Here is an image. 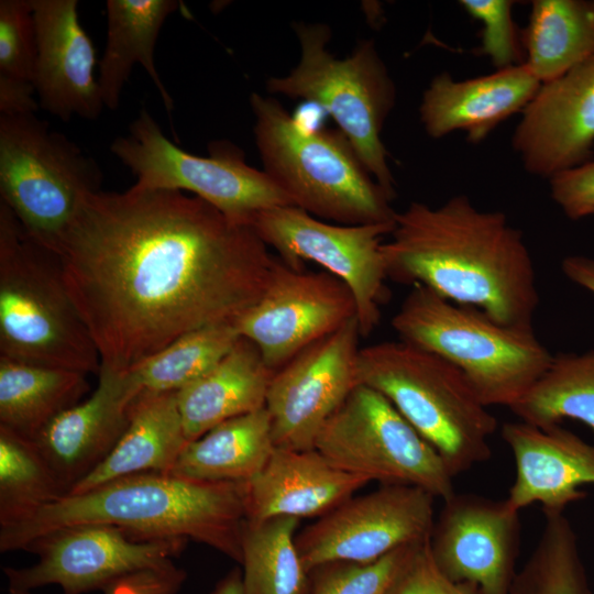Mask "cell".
Returning <instances> with one entry per match:
<instances>
[{
  "label": "cell",
  "mask_w": 594,
  "mask_h": 594,
  "mask_svg": "<svg viewBox=\"0 0 594 594\" xmlns=\"http://www.w3.org/2000/svg\"><path fill=\"white\" fill-rule=\"evenodd\" d=\"M100 366L128 372L180 337L235 322L275 256L250 226L183 191L99 190L56 252Z\"/></svg>",
  "instance_id": "obj_1"
},
{
  "label": "cell",
  "mask_w": 594,
  "mask_h": 594,
  "mask_svg": "<svg viewBox=\"0 0 594 594\" xmlns=\"http://www.w3.org/2000/svg\"><path fill=\"white\" fill-rule=\"evenodd\" d=\"M383 244L387 277L421 285L510 327L532 328L536 271L520 230L502 211L477 209L466 195L438 207L413 201L395 215Z\"/></svg>",
  "instance_id": "obj_2"
},
{
  "label": "cell",
  "mask_w": 594,
  "mask_h": 594,
  "mask_svg": "<svg viewBox=\"0 0 594 594\" xmlns=\"http://www.w3.org/2000/svg\"><path fill=\"white\" fill-rule=\"evenodd\" d=\"M244 483H208L142 473L67 494L24 520L0 528V551L25 550L56 529L103 524L140 541L186 539L241 563Z\"/></svg>",
  "instance_id": "obj_3"
},
{
  "label": "cell",
  "mask_w": 594,
  "mask_h": 594,
  "mask_svg": "<svg viewBox=\"0 0 594 594\" xmlns=\"http://www.w3.org/2000/svg\"><path fill=\"white\" fill-rule=\"evenodd\" d=\"M263 170L294 206L321 220L393 223L392 199L340 130L304 128L273 97L250 96Z\"/></svg>",
  "instance_id": "obj_4"
},
{
  "label": "cell",
  "mask_w": 594,
  "mask_h": 594,
  "mask_svg": "<svg viewBox=\"0 0 594 594\" xmlns=\"http://www.w3.org/2000/svg\"><path fill=\"white\" fill-rule=\"evenodd\" d=\"M0 356L98 374L96 343L66 288L57 255L0 201Z\"/></svg>",
  "instance_id": "obj_5"
},
{
  "label": "cell",
  "mask_w": 594,
  "mask_h": 594,
  "mask_svg": "<svg viewBox=\"0 0 594 594\" xmlns=\"http://www.w3.org/2000/svg\"><path fill=\"white\" fill-rule=\"evenodd\" d=\"M358 385L386 397L441 455L452 476L491 458L496 418L452 364L406 341L360 349Z\"/></svg>",
  "instance_id": "obj_6"
},
{
  "label": "cell",
  "mask_w": 594,
  "mask_h": 594,
  "mask_svg": "<svg viewBox=\"0 0 594 594\" xmlns=\"http://www.w3.org/2000/svg\"><path fill=\"white\" fill-rule=\"evenodd\" d=\"M391 323L400 340L459 370L486 407L509 408L553 358L534 328L502 324L421 285L411 286Z\"/></svg>",
  "instance_id": "obj_7"
},
{
  "label": "cell",
  "mask_w": 594,
  "mask_h": 594,
  "mask_svg": "<svg viewBox=\"0 0 594 594\" xmlns=\"http://www.w3.org/2000/svg\"><path fill=\"white\" fill-rule=\"evenodd\" d=\"M292 26L300 46L299 62L287 75L270 77L266 90L302 99L330 113L393 200L395 178L381 135L397 92L374 40L360 41L351 54L338 58L327 48L331 38L329 25L293 22Z\"/></svg>",
  "instance_id": "obj_8"
},
{
  "label": "cell",
  "mask_w": 594,
  "mask_h": 594,
  "mask_svg": "<svg viewBox=\"0 0 594 594\" xmlns=\"http://www.w3.org/2000/svg\"><path fill=\"white\" fill-rule=\"evenodd\" d=\"M102 172L35 113L0 114V195L36 243L56 254Z\"/></svg>",
  "instance_id": "obj_9"
},
{
  "label": "cell",
  "mask_w": 594,
  "mask_h": 594,
  "mask_svg": "<svg viewBox=\"0 0 594 594\" xmlns=\"http://www.w3.org/2000/svg\"><path fill=\"white\" fill-rule=\"evenodd\" d=\"M110 150L136 177L134 187L189 191L239 224L251 227L264 210L294 206L264 170L245 162L238 146L216 141L208 156L191 154L168 140L146 110Z\"/></svg>",
  "instance_id": "obj_10"
},
{
  "label": "cell",
  "mask_w": 594,
  "mask_h": 594,
  "mask_svg": "<svg viewBox=\"0 0 594 594\" xmlns=\"http://www.w3.org/2000/svg\"><path fill=\"white\" fill-rule=\"evenodd\" d=\"M315 449L337 468L446 501L453 476L437 450L375 389L359 384L322 427Z\"/></svg>",
  "instance_id": "obj_11"
},
{
  "label": "cell",
  "mask_w": 594,
  "mask_h": 594,
  "mask_svg": "<svg viewBox=\"0 0 594 594\" xmlns=\"http://www.w3.org/2000/svg\"><path fill=\"white\" fill-rule=\"evenodd\" d=\"M251 227L288 266L302 270L310 261L343 282L354 297L361 336L374 331L387 297L383 238L394 222L330 223L296 206H282L258 213Z\"/></svg>",
  "instance_id": "obj_12"
},
{
  "label": "cell",
  "mask_w": 594,
  "mask_h": 594,
  "mask_svg": "<svg viewBox=\"0 0 594 594\" xmlns=\"http://www.w3.org/2000/svg\"><path fill=\"white\" fill-rule=\"evenodd\" d=\"M435 499L420 487L400 484L353 495L297 534L304 566L310 573L329 562L371 563L429 540Z\"/></svg>",
  "instance_id": "obj_13"
},
{
  "label": "cell",
  "mask_w": 594,
  "mask_h": 594,
  "mask_svg": "<svg viewBox=\"0 0 594 594\" xmlns=\"http://www.w3.org/2000/svg\"><path fill=\"white\" fill-rule=\"evenodd\" d=\"M186 539L140 541L122 529L86 524L47 532L25 551L37 556L26 568H3L9 592L30 593L46 585L61 586L63 594L105 591L114 582L141 570L162 565L178 557Z\"/></svg>",
  "instance_id": "obj_14"
},
{
  "label": "cell",
  "mask_w": 594,
  "mask_h": 594,
  "mask_svg": "<svg viewBox=\"0 0 594 594\" xmlns=\"http://www.w3.org/2000/svg\"><path fill=\"white\" fill-rule=\"evenodd\" d=\"M353 318L354 297L343 282L324 271L295 270L275 257L265 290L235 326L276 372Z\"/></svg>",
  "instance_id": "obj_15"
},
{
  "label": "cell",
  "mask_w": 594,
  "mask_h": 594,
  "mask_svg": "<svg viewBox=\"0 0 594 594\" xmlns=\"http://www.w3.org/2000/svg\"><path fill=\"white\" fill-rule=\"evenodd\" d=\"M361 337L353 318L274 373L265 408L276 448L315 449L324 424L358 386Z\"/></svg>",
  "instance_id": "obj_16"
},
{
  "label": "cell",
  "mask_w": 594,
  "mask_h": 594,
  "mask_svg": "<svg viewBox=\"0 0 594 594\" xmlns=\"http://www.w3.org/2000/svg\"><path fill=\"white\" fill-rule=\"evenodd\" d=\"M520 531L519 510L506 499L454 493L435 519L429 549L449 580L473 584L482 594H508Z\"/></svg>",
  "instance_id": "obj_17"
},
{
  "label": "cell",
  "mask_w": 594,
  "mask_h": 594,
  "mask_svg": "<svg viewBox=\"0 0 594 594\" xmlns=\"http://www.w3.org/2000/svg\"><path fill=\"white\" fill-rule=\"evenodd\" d=\"M512 146L528 174L548 180L593 158L594 56L541 85L521 112Z\"/></svg>",
  "instance_id": "obj_18"
},
{
  "label": "cell",
  "mask_w": 594,
  "mask_h": 594,
  "mask_svg": "<svg viewBox=\"0 0 594 594\" xmlns=\"http://www.w3.org/2000/svg\"><path fill=\"white\" fill-rule=\"evenodd\" d=\"M36 26L34 86L38 105L62 121L97 119L105 107L95 76L96 48L77 0H31Z\"/></svg>",
  "instance_id": "obj_19"
},
{
  "label": "cell",
  "mask_w": 594,
  "mask_h": 594,
  "mask_svg": "<svg viewBox=\"0 0 594 594\" xmlns=\"http://www.w3.org/2000/svg\"><path fill=\"white\" fill-rule=\"evenodd\" d=\"M141 392L129 372L100 366L95 391L31 439L68 493L112 451Z\"/></svg>",
  "instance_id": "obj_20"
},
{
  "label": "cell",
  "mask_w": 594,
  "mask_h": 594,
  "mask_svg": "<svg viewBox=\"0 0 594 594\" xmlns=\"http://www.w3.org/2000/svg\"><path fill=\"white\" fill-rule=\"evenodd\" d=\"M502 437L515 460V480L506 498L513 508L520 512L539 503L544 515L563 514L586 496L581 486L594 485V444L560 425L507 422Z\"/></svg>",
  "instance_id": "obj_21"
},
{
  "label": "cell",
  "mask_w": 594,
  "mask_h": 594,
  "mask_svg": "<svg viewBox=\"0 0 594 594\" xmlns=\"http://www.w3.org/2000/svg\"><path fill=\"white\" fill-rule=\"evenodd\" d=\"M541 85L525 63L465 80H454L443 72L425 89L419 119L431 139L462 131L476 144L522 112Z\"/></svg>",
  "instance_id": "obj_22"
},
{
  "label": "cell",
  "mask_w": 594,
  "mask_h": 594,
  "mask_svg": "<svg viewBox=\"0 0 594 594\" xmlns=\"http://www.w3.org/2000/svg\"><path fill=\"white\" fill-rule=\"evenodd\" d=\"M369 483L337 468L316 449L275 448L263 470L244 483L245 518L321 517Z\"/></svg>",
  "instance_id": "obj_23"
},
{
  "label": "cell",
  "mask_w": 594,
  "mask_h": 594,
  "mask_svg": "<svg viewBox=\"0 0 594 594\" xmlns=\"http://www.w3.org/2000/svg\"><path fill=\"white\" fill-rule=\"evenodd\" d=\"M188 442L177 392H141L131 404L128 427L112 451L68 494L124 476L169 473Z\"/></svg>",
  "instance_id": "obj_24"
},
{
  "label": "cell",
  "mask_w": 594,
  "mask_h": 594,
  "mask_svg": "<svg viewBox=\"0 0 594 594\" xmlns=\"http://www.w3.org/2000/svg\"><path fill=\"white\" fill-rule=\"evenodd\" d=\"M274 373L257 346L240 337L216 366L177 392L187 439L196 440L223 421L264 408Z\"/></svg>",
  "instance_id": "obj_25"
},
{
  "label": "cell",
  "mask_w": 594,
  "mask_h": 594,
  "mask_svg": "<svg viewBox=\"0 0 594 594\" xmlns=\"http://www.w3.org/2000/svg\"><path fill=\"white\" fill-rule=\"evenodd\" d=\"M179 8L176 0H108L107 42L99 64L98 85L105 107L116 110L134 64L139 63L155 85L166 111L174 101L154 62L160 31Z\"/></svg>",
  "instance_id": "obj_26"
},
{
  "label": "cell",
  "mask_w": 594,
  "mask_h": 594,
  "mask_svg": "<svg viewBox=\"0 0 594 594\" xmlns=\"http://www.w3.org/2000/svg\"><path fill=\"white\" fill-rule=\"evenodd\" d=\"M275 448L264 407L189 441L169 474L208 483H246L263 470Z\"/></svg>",
  "instance_id": "obj_27"
},
{
  "label": "cell",
  "mask_w": 594,
  "mask_h": 594,
  "mask_svg": "<svg viewBox=\"0 0 594 594\" xmlns=\"http://www.w3.org/2000/svg\"><path fill=\"white\" fill-rule=\"evenodd\" d=\"M89 391L85 373L0 356V427L33 439Z\"/></svg>",
  "instance_id": "obj_28"
},
{
  "label": "cell",
  "mask_w": 594,
  "mask_h": 594,
  "mask_svg": "<svg viewBox=\"0 0 594 594\" xmlns=\"http://www.w3.org/2000/svg\"><path fill=\"white\" fill-rule=\"evenodd\" d=\"M522 43L536 78L558 79L594 56V0H534Z\"/></svg>",
  "instance_id": "obj_29"
},
{
  "label": "cell",
  "mask_w": 594,
  "mask_h": 594,
  "mask_svg": "<svg viewBox=\"0 0 594 594\" xmlns=\"http://www.w3.org/2000/svg\"><path fill=\"white\" fill-rule=\"evenodd\" d=\"M299 522L289 516L245 518L240 563L244 594H310V573L296 546Z\"/></svg>",
  "instance_id": "obj_30"
},
{
  "label": "cell",
  "mask_w": 594,
  "mask_h": 594,
  "mask_svg": "<svg viewBox=\"0 0 594 594\" xmlns=\"http://www.w3.org/2000/svg\"><path fill=\"white\" fill-rule=\"evenodd\" d=\"M509 409L520 421L539 428L570 418L594 433V351L553 355L547 370Z\"/></svg>",
  "instance_id": "obj_31"
},
{
  "label": "cell",
  "mask_w": 594,
  "mask_h": 594,
  "mask_svg": "<svg viewBox=\"0 0 594 594\" xmlns=\"http://www.w3.org/2000/svg\"><path fill=\"white\" fill-rule=\"evenodd\" d=\"M240 339L235 322L191 331L128 371L142 392H179L216 366Z\"/></svg>",
  "instance_id": "obj_32"
},
{
  "label": "cell",
  "mask_w": 594,
  "mask_h": 594,
  "mask_svg": "<svg viewBox=\"0 0 594 594\" xmlns=\"http://www.w3.org/2000/svg\"><path fill=\"white\" fill-rule=\"evenodd\" d=\"M67 494L35 443L0 427V528L24 520Z\"/></svg>",
  "instance_id": "obj_33"
},
{
  "label": "cell",
  "mask_w": 594,
  "mask_h": 594,
  "mask_svg": "<svg viewBox=\"0 0 594 594\" xmlns=\"http://www.w3.org/2000/svg\"><path fill=\"white\" fill-rule=\"evenodd\" d=\"M508 594H592L576 534L564 515L546 517L540 538Z\"/></svg>",
  "instance_id": "obj_34"
},
{
  "label": "cell",
  "mask_w": 594,
  "mask_h": 594,
  "mask_svg": "<svg viewBox=\"0 0 594 594\" xmlns=\"http://www.w3.org/2000/svg\"><path fill=\"white\" fill-rule=\"evenodd\" d=\"M422 542L402 547L371 563L337 561L322 564L310 572V594H388Z\"/></svg>",
  "instance_id": "obj_35"
},
{
  "label": "cell",
  "mask_w": 594,
  "mask_h": 594,
  "mask_svg": "<svg viewBox=\"0 0 594 594\" xmlns=\"http://www.w3.org/2000/svg\"><path fill=\"white\" fill-rule=\"evenodd\" d=\"M36 26L31 0L0 1V74L34 81Z\"/></svg>",
  "instance_id": "obj_36"
},
{
  "label": "cell",
  "mask_w": 594,
  "mask_h": 594,
  "mask_svg": "<svg viewBox=\"0 0 594 594\" xmlns=\"http://www.w3.org/2000/svg\"><path fill=\"white\" fill-rule=\"evenodd\" d=\"M460 7L482 24L477 53L487 56L496 70L524 64L513 19L515 1L460 0Z\"/></svg>",
  "instance_id": "obj_37"
},
{
  "label": "cell",
  "mask_w": 594,
  "mask_h": 594,
  "mask_svg": "<svg viewBox=\"0 0 594 594\" xmlns=\"http://www.w3.org/2000/svg\"><path fill=\"white\" fill-rule=\"evenodd\" d=\"M388 594H482L470 583H457L437 568L429 540L420 543L397 576Z\"/></svg>",
  "instance_id": "obj_38"
},
{
  "label": "cell",
  "mask_w": 594,
  "mask_h": 594,
  "mask_svg": "<svg viewBox=\"0 0 594 594\" xmlns=\"http://www.w3.org/2000/svg\"><path fill=\"white\" fill-rule=\"evenodd\" d=\"M550 196L571 220L594 215V158L549 179Z\"/></svg>",
  "instance_id": "obj_39"
},
{
  "label": "cell",
  "mask_w": 594,
  "mask_h": 594,
  "mask_svg": "<svg viewBox=\"0 0 594 594\" xmlns=\"http://www.w3.org/2000/svg\"><path fill=\"white\" fill-rule=\"evenodd\" d=\"M186 578V571L170 561L130 574L107 587L103 594H177Z\"/></svg>",
  "instance_id": "obj_40"
},
{
  "label": "cell",
  "mask_w": 594,
  "mask_h": 594,
  "mask_svg": "<svg viewBox=\"0 0 594 594\" xmlns=\"http://www.w3.org/2000/svg\"><path fill=\"white\" fill-rule=\"evenodd\" d=\"M34 94L33 82L0 74V114L35 113L40 105Z\"/></svg>",
  "instance_id": "obj_41"
},
{
  "label": "cell",
  "mask_w": 594,
  "mask_h": 594,
  "mask_svg": "<svg viewBox=\"0 0 594 594\" xmlns=\"http://www.w3.org/2000/svg\"><path fill=\"white\" fill-rule=\"evenodd\" d=\"M561 270L571 282L594 294V257L569 255L562 260Z\"/></svg>",
  "instance_id": "obj_42"
},
{
  "label": "cell",
  "mask_w": 594,
  "mask_h": 594,
  "mask_svg": "<svg viewBox=\"0 0 594 594\" xmlns=\"http://www.w3.org/2000/svg\"><path fill=\"white\" fill-rule=\"evenodd\" d=\"M210 594H244L242 571L232 569L215 586Z\"/></svg>",
  "instance_id": "obj_43"
}]
</instances>
